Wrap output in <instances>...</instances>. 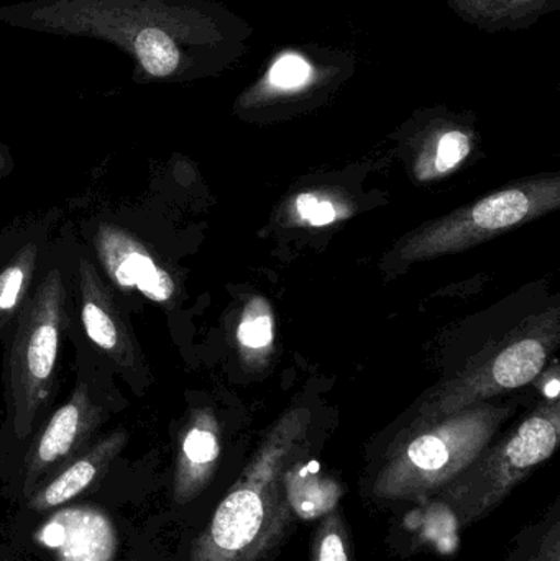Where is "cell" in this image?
Masks as SVG:
<instances>
[{
    "instance_id": "4",
    "label": "cell",
    "mask_w": 560,
    "mask_h": 561,
    "mask_svg": "<svg viewBox=\"0 0 560 561\" xmlns=\"http://www.w3.org/2000/svg\"><path fill=\"white\" fill-rule=\"evenodd\" d=\"M68 290L59 270H49L16 319L9 350V392L16 438L28 437L48 405L59 345L68 329Z\"/></svg>"
},
{
    "instance_id": "5",
    "label": "cell",
    "mask_w": 560,
    "mask_h": 561,
    "mask_svg": "<svg viewBox=\"0 0 560 561\" xmlns=\"http://www.w3.org/2000/svg\"><path fill=\"white\" fill-rule=\"evenodd\" d=\"M560 438L558 401L542 405L495 447H487L470 467L434 496L460 527L489 516L539 465L555 455Z\"/></svg>"
},
{
    "instance_id": "16",
    "label": "cell",
    "mask_w": 560,
    "mask_h": 561,
    "mask_svg": "<svg viewBox=\"0 0 560 561\" xmlns=\"http://www.w3.org/2000/svg\"><path fill=\"white\" fill-rule=\"evenodd\" d=\"M464 22L487 33L522 32L559 12L560 0H446Z\"/></svg>"
},
{
    "instance_id": "20",
    "label": "cell",
    "mask_w": 560,
    "mask_h": 561,
    "mask_svg": "<svg viewBox=\"0 0 560 561\" xmlns=\"http://www.w3.org/2000/svg\"><path fill=\"white\" fill-rule=\"evenodd\" d=\"M311 561H352L351 537L338 511L319 524L312 539Z\"/></svg>"
},
{
    "instance_id": "22",
    "label": "cell",
    "mask_w": 560,
    "mask_h": 561,
    "mask_svg": "<svg viewBox=\"0 0 560 561\" xmlns=\"http://www.w3.org/2000/svg\"><path fill=\"white\" fill-rule=\"evenodd\" d=\"M13 170V160L9 148L0 144V178L7 176Z\"/></svg>"
},
{
    "instance_id": "13",
    "label": "cell",
    "mask_w": 560,
    "mask_h": 561,
    "mask_svg": "<svg viewBox=\"0 0 560 561\" xmlns=\"http://www.w3.org/2000/svg\"><path fill=\"white\" fill-rule=\"evenodd\" d=\"M127 440V432L124 428H115L111 434L85 448L81 455L65 465L58 473L53 474L26 497L30 511L45 513V511L58 510L62 504L84 493L107 471L112 461L124 450Z\"/></svg>"
},
{
    "instance_id": "21",
    "label": "cell",
    "mask_w": 560,
    "mask_h": 561,
    "mask_svg": "<svg viewBox=\"0 0 560 561\" xmlns=\"http://www.w3.org/2000/svg\"><path fill=\"white\" fill-rule=\"evenodd\" d=\"M298 219L306 226L328 227L338 222L342 217H347V206L335 203L331 196L324 193H302L293 203Z\"/></svg>"
},
{
    "instance_id": "10",
    "label": "cell",
    "mask_w": 560,
    "mask_h": 561,
    "mask_svg": "<svg viewBox=\"0 0 560 561\" xmlns=\"http://www.w3.org/2000/svg\"><path fill=\"white\" fill-rule=\"evenodd\" d=\"M79 309L82 325L92 345L107 356L125 375L144 371V358L130 327L91 262L82 260L78 268Z\"/></svg>"
},
{
    "instance_id": "23",
    "label": "cell",
    "mask_w": 560,
    "mask_h": 561,
    "mask_svg": "<svg viewBox=\"0 0 560 561\" xmlns=\"http://www.w3.org/2000/svg\"><path fill=\"white\" fill-rule=\"evenodd\" d=\"M546 392H548L549 398L558 399L559 396V381L558 379H552L551 385H549V388L546 389Z\"/></svg>"
},
{
    "instance_id": "9",
    "label": "cell",
    "mask_w": 560,
    "mask_h": 561,
    "mask_svg": "<svg viewBox=\"0 0 560 561\" xmlns=\"http://www.w3.org/2000/svg\"><path fill=\"white\" fill-rule=\"evenodd\" d=\"M105 417L107 412L92 401L88 386H76L71 398L53 412L26 455L23 497H28L36 488L81 455Z\"/></svg>"
},
{
    "instance_id": "18",
    "label": "cell",
    "mask_w": 560,
    "mask_h": 561,
    "mask_svg": "<svg viewBox=\"0 0 560 561\" xmlns=\"http://www.w3.org/2000/svg\"><path fill=\"white\" fill-rule=\"evenodd\" d=\"M503 561H560V501L539 523L533 524L516 537Z\"/></svg>"
},
{
    "instance_id": "12",
    "label": "cell",
    "mask_w": 560,
    "mask_h": 561,
    "mask_svg": "<svg viewBox=\"0 0 560 561\" xmlns=\"http://www.w3.org/2000/svg\"><path fill=\"white\" fill-rule=\"evenodd\" d=\"M36 540L56 561H111L117 536L108 517L98 510H61L38 530Z\"/></svg>"
},
{
    "instance_id": "8",
    "label": "cell",
    "mask_w": 560,
    "mask_h": 561,
    "mask_svg": "<svg viewBox=\"0 0 560 561\" xmlns=\"http://www.w3.org/2000/svg\"><path fill=\"white\" fill-rule=\"evenodd\" d=\"M556 316L555 319L548 317L532 332L503 346L492 358L476 363L469 371L460 373L454 381L433 392L418 409L416 419L401 435L420 431L464 409L482 404V401L502 394L503 391L532 382L542 371L552 348L558 345L559 325Z\"/></svg>"
},
{
    "instance_id": "6",
    "label": "cell",
    "mask_w": 560,
    "mask_h": 561,
    "mask_svg": "<svg viewBox=\"0 0 560 561\" xmlns=\"http://www.w3.org/2000/svg\"><path fill=\"white\" fill-rule=\"evenodd\" d=\"M357 71L354 53L319 43L273 53L262 75L240 92L233 111L243 118L292 114L328 101Z\"/></svg>"
},
{
    "instance_id": "7",
    "label": "cell",
    "mask_w": 560,
    "mask_h": 561,
    "mask_svg": "<svg viewBox=\"0 0 560 561\" xmlns=\"http://www.w3.org/2000/svg\"><path fill=\"white\" fill-rule=\"evenodd\" d=\"M560 204V180L541 178L483 197L472 206L434 220L404 240L400 255L404 262L436 259L470 249L505 230L538 219Z\"/></svg>"
},
{
    "instance_id": "15",
    "label": "cell",
    "mask_w": 560,
    "mask_h": 561,
    "mask_svg": "<svg viewBox=\"0 0 560 561\" xmlns=\"http://www.w3.org/2000/svg\"><path fill=\"white\" fill-rule=\"evenodd\" d=\"M472 127L454 115L436 114L427 118L421 131L414 171L418 180L446 176L460 167L473 150Z\"/></svg>"
},
{
    "instance_id": "3",
    "label": "cell",
    "mask_w": 560,
    "mask_h": 561,
    "mask_svg": "<svg viewBox=\"0 0 560 561\" xmlns=\"http://www.w3.org/2000/svg\"><path fill=\"white\" fill-rule=\"evenodd\" d=\"M510 414V409L479 404L400 435L375 478L374 496L404 503L436 496L490 447Z\"/></svg>"
},
{
    "instance_id": "17",
    "label": "cell",
    "mask_w": 560,
    "mask_h": 561,
    "mask_svg": "<svg viewBox=\"0 0 560 561\" xmlns=\"http://www.w3.org/2000/svg\"><path fill=\"white\" fill-rule=\"evenodd\" d=\"M38 247L23 245L0 270V332H5L19 319L30 297V286L38 265Z\"/></svg>"
},
{
    "instance_id": "2",
    "label": "cell",
    "mask_w": 560,
    "mask_h": 561,
    "mask_svg": "<svg viewBox=\"0 0 560 561\" xmlns=\"http://www.w3.org/2000/svg\"><path fill=\"white\" fill-rule=\"evenodd\" d=\"M308 432L306 411L273 425L197 537L190 561H263L278 547L295 517L292 471L302 461Z\"/></svg>"
},
{
    "instance_id": "11",
    "label": "cell",
    "mask_w": 560,
    "mask_h": 561,
    "mask_svg": "<svg viewBox=\"0 0 560 561\" xmlns=\"http://www.w3.org/2000/svg\"><path fill=\"white\" fill-rule=\"evenodd\" d=\"M94 247L99 263L118 289L140 293L157 304H170L174 299L173 276L134 233L104 224L95 232Z\"/></svg>"
},
{
    "instance_id": "1",
    "label": "cell",
    "mask_w": 560,
    "mask_h": 561,
    "mask_svg": "<svg viewBox=\"0 0 560 561\" xmlns=\"http://www.w3.org/2000/svg\"><path fill=\"white\" fill-rule=\"evenodd\" d=\"M0 22L65 38L111 43L134 62V81H199L229 71L255 28L216 0H22Z\"/></svg>"
},
{
    "instance_id": "14",
    "label": "cell",
    "mask_w": 560,
    "mask_h": 561,
    "mask_svg": "<svg viewBox=\"0 0 560 561\" xmlns=\"http://www.w3.org/2000/svg\"><path fill=\"white\" fill-rule=\"evenodd\" d=\"M220 457V428L216 415L197 411L181 432L174 467L173 497L178 504L196 500L213 480Z\"/></svg>"
},
{
    "instance_id": "19",
    "label": "cell",
    "mask_w": 560,
    "mask_h": 561,
    "mask_svg": "<svg viewBox=\"0 0 560 561\" xmlns=\"http://www.w3.org/2000/svg\"><path fill=\"white\" fill-rule=\"evenodd\" d=\"M240 346L250 352L270 348L275 340V320L268 300L253 296L243 307L242 319L237 329Z\"/></svg>"
}]
</instances>
